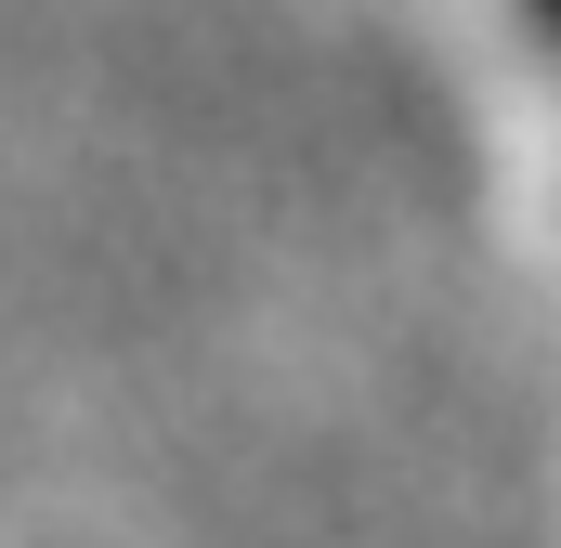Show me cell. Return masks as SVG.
Here are the masks:
<instances>
[{"instance_id":"6da1fadb","label":"cell","mask_w":561,"mask_h":548,"mask_svg":"<svg viewBox=\"0 0 561 548\" xmlns=\"http://www.w3.org/2000/svg\"><path fill=\"white\" fill-rule=\"evenodd\" d=\"M536 26H549V53H561V0H536Z\"/></svg>"}]
</instances>
